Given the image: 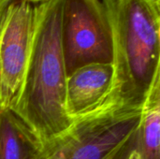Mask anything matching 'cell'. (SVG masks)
Wrapping results in <instances>:
<instances>
[{
	"label": "cell",
	"instance_id": "cell-2",
	"mask_svg": "<svg viewBox=\"0 0 160 159\" xmlns=\"http://www.w3.org/2000/svg\"><path fill=\"white\" fill-rule=\"evenodd\" d=\"M102 3L112 32L114 79L100 109H142L160 78V4L151 0Z\"/></svg>",
	"mask_w": 160,
	"mask_h": 159
},
{
	"label": "cell",
	"instance_id": "cell-6",
	"mask_svg": "<svg viewBox=\"0 0 160 159\" xmlns=\"http://www.w3.org/2000/svg\"><path fill=\"white\" fill-rule=\"evenodd\" d=\"M114 79L112 64H90L67 77L66 111L75 121L98 111L110 95Z\"/></svg>",
	"mask_w": 160,
	"mask_h": 159
},
{
	"label": "cell",
	"instance_id": "cell-7",
	"mask_svg": "<svg viewBox=\"0 0 160 159\" xmlns=\"http://www.w3.org/2000/svg\"><path fill=\"white\" fill-rule=\"evenodd\" d=\"M108 159H160V78L147 97L140 122Z\"/></svg>",
	"mask_w": 160,
	"mask_h": 159
},
{
	"label": "cell",
	"instance_id": "cell-4",
	"mask_svg": "<svg viewBox=\"0 0 160 159\" xmlns=\"http://www.w3.org/2000/svg\"><path fill=\"white\" fill-rule=\"evenodd\" d=\"M142 108L100 109L75 120L65 134L47 144L58 159H108L138 125Z\"/></svg>",
	"mask_w": 160,
	"mask_h": 159
},
{
	"label": "cell",
	"instance_id": "cell-1",
	"mask_svg": "<svg viewBox=\"0 0 160 159\" xmlns=\"http://www.w3.org/2000/svg\"><path fill=\"white\" fill-rule=\"evenodd\" d=\"M63 0H45L34 7L32 47L18 98L11 108L49 143L74 123L66 111L67 71L61 44Z\"/></svg>",
	"mask_w": 160,
	"mask_h": 159
},
{
	"label": "cell",
	"instance_id": "cell-9",
	"mask_svg": "<svg viewBox=\"0 0 160 159\" xmlns=\"http://www.w3.org/2000/svg\"><path fill=\"white\" fill-rule=\"evenodd\" d=\"M38 159H58V158H57V157L55 156V154L53 153L52 149L48 144H46V146H45V150H44V152H43L42 156H41V157H40Z\"/></svg>",
	"mask_w": 160,
	"mask_h": 159
},
{
	"label": "cell",
	"instance_id": "cell-8",
	"mask_svg": "<svg viewBox=\"0 0 160 159\" xmlns=\"http://www.w3.org/2000/svg\"><path fill=\"white\" fill-rule=\"evenodd\" d=\"M45 146L11 108L0 106V159H38Z\"/></svg>",
	"mask_w": 160,
	"mask_h": 159
},
{
	"label": "cell",
	"instance_id": "cell-12",
	"mask_svg": "<svg viewBox=\"0 0 160 159\" xmlns=\"http://www.w3.org/2000/svg\"><path fill=\"white\" fill-rule=\"evenodd\" d=\"M151 1H153V2H155L157 4H160V0H151Z\"/></svg>",
	"mask_w": 160,
	"mask_h": 159
},
{
	"label": "cell",
	"instance_id": "cell-11",
	"mask_svg": "<svg viewBox=\"0 0 160 159\" xmlns=\"http://www.w3.org/2000/svg\"><path fill=\"white\" fill-rule=\"evenodd\" d=\"M29 2H34V3H39V2H42V1H45V0H27Z\"/></svg>",
	"mask_w": 160,
	"mask_h": 159
},
{
	"label": "cell",
	"instance_id": "cell-3",
	"mask_svg": "<svg viewBox=\"0 0 160 159\" xmlns=\"http://www.w3.org/2000/svg\"><path fill=\"white\" fill-rule=\"evenodd\" d=\"M61 44L68 76L90 64H112V32L103 3L63 0Z\"/></svg>",
	"mask_w": 160,
	"mask_h": 159
},
{
	"label": "cell",
	"instance_id": "cell-5",
	"mask_svg": "<svg viewBox=\"0 0 160 159\" xmlns=\"http://www.w3.org/2000/svg\"><path fill=\"white\" fill-rule=\"evenodd\" d=\"M35 6L13 0L0 18V106L12 108L28 64L35 22Z\"/></svg>",
	"mask_w": 160,
	"mask_h": 159
},
{
	"label": "cell",
	"instance_id": "cell-10",
	"mask_svg": "<svg viewBox=\"0 0 160 159\" xmlns=\"http://www.w3.org/2000/svg\"><path fill=\"white\" fill-rule=\"evenodd\" d=\"M13 0H0V18L3 15L4 11L8 7V6L12 2Z\"/></svg>",
	"mask_w": 160,
	"mask_h": 159
}]
</instances>
